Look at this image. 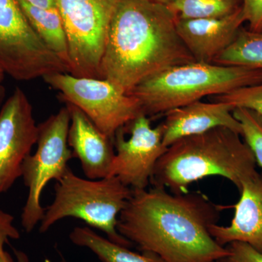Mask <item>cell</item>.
<instances>
[{
	"label": "cell",
	"mask_w": 262,
	"mask_h": 262,
	"mask_svg": "<svg viewBox=\"0 0 262 262\" xmlns=\"http://www.w3.org/2000/svg\"><path fill=\"white\" fill-rule=\"evenodd\" d=\"M241 136L219 127L176 141L158 160L150 184L184 194L192 183L219 176L239 190L245 180L258 173L254 155Z\"/></svg>",
	"instance_id": "3"
},
{
	"label": "cell",
	"mask_w": 262,
	"mask_h": 262,
	"mask_svg": "<svg viewBox=\"0 0 262 262\" xmlns=\"http://www.w3.org/2000/svg\"><path fill=\"white\" fill-rule=\"evenodd\" d=\"M222 208L201 193L174 194L153 187L133 191L117 229L141 252L154 253L164 262H218L229 251L209 229Z\"/></svg>",
	"instance_id": "1"
},
{
	"label": "cell",
	"mask_w": 262,
	"mask_h": 262,
	"mask_svg": "<svg viewBox=\"0 0 262 262\" xmlns=\"http://www.w3.org/2000/svg\"><path fill=\"white\" fill-rule=\"evenodd\" d=\"M262 82V70L213 63L173 66L143 80L128 94L139 100L146 116Z\"/></svg>",
	"instance_id": "4"
},
{
	"label": "cell",
	"mask_w": 262,
	"mask_h": 262,
	"mask_svg": "<svg viewBox=\"0 0 262 262\" xmlns=\"http://www.w3.org/2000/svg\"><path fill=\"white\" fill-rule=\"evenodd\" d=\"M38 132L28 97L15 88L0 108V194L21 177L22 165L37 144Z\"/></svg>",
	"instance_id": "11"
},
{
	"label": "cell",
	"mask_w": 262,
	"mask_h": 262,
	"mask_svg": "<svg viewBox=\"0 0 262 262\" xmlns=\"http://www.w3.org/2000/svg\"><path fill=\"white\" fill-rule=\"evenodd\" d=\"M168 6L177 18H214L233 14L242 0H173Z\"/></svg>",
	"instance_id": "19"
},
{
	"label": "cell",
	"mask_w": 262,
	"mask_h": 262,
	"mask_svg": "<svg viewBox=\"0 0 262 262\" xmlns=\"http://www.w3.org/2000/svg\"><path fill=\"white\" fill-rule=\"evenodd\" d=\"M116 152L110 177H116L133 191L146 189L155 165L167 148L163 143L160 124L153 127L151 120L141 114L114 136Z\"/></svg>",
	"instance_id": "10"
},
{
	"label": "cell",
	"mask_w": 262,
	"mask_h": 262,
	"mask_svg": "<svg viewBox=\"0 0 262 262\" xmlns=\"http://www.w3.org/2000/svg\"><path fill=\"white\" fill-rule=\"evenodd\" d=\"M14 253L16 256L17 261L18 262H29L28 256L23 251H17L14 250ZM58 262H68L65 258H61V261Z\"/></svg>",
	"instance_id": "26"
},
{
	"label": "cell",
	"mask_w": 262,
	"mask_h": 262,
	"mask_svg": "<svg viewBox=\"0 0 262 262\" xmlns=\"http://www.w3.org/2000/svg\"><path fill=\"white\" fill-rule=\"evenodd\" d=\"M234 117L241 122L242 136L252 151L256 163L262 168V116L246 108L233 110Z\"/></svg>",
	"instance_id": "20"
},
{
	"label": "cell",
	"mask_w": 262,
	"mask_h": 262,
	"mask_svg": "<svg viewBox=\"0 0 262 262\" xmlns=\"http://www.w3.org/2000/svg\"><path fill=\"white\" fill-rule=\"evenodd\" d=\"M0 69L19 82L68 73L31 27L17 0H0Z\"/></svg>",
	"instance_id": "9"
},
{
	"label": "cell",
	"mask_w": 262,
	"mask_h": 262,
	"mask_svg": "<svg viewBox=\"0 0 262 262\" xmlns=\"http://www.w3.org/2000/svg\"><path fill=\"white\" fill-rule=\"evenodd\" d=\"M132 194V189L116 177L82 179L70 168L55 185L54 200L45 208L39 232L45 233L60 220L72 217L99 229L112 242L130 248L133 244L119 233L117 225Z\"/></svg>",
	"instance_id": "5"
},
{
	"label": "cell",
	"mask_w": 262,
	"mask_h": 262,
	"mask_svg": "<svg viewBox=\"0 0 262 262\" xmlns=\"http://www.w3.org/2000/svg\"><path fill=\"white\" fill-rule=\"evenodd\" d=\"M261 32H262V31H261Z\"/></svg>",
	"instance_id": "31"
},
{
	"label": "cell",
	"mask_w": 262,
	"mask_h": 262,
	"mask_svg": "<svg viewBox=\"0 0 262 262\" xmlns=\"http://www.w3.org/2000/svg\"><path fill=\"white\" fill-rule=\"evenodd\" d=\"M119 0H56L69 47L68 73L101 79L108 29Z\"/></svg>",
	"instance_id": "7"
},
{
	"label": "cell",
	"mask_w": 262,
	"mask_h": 262,
	"mask_svg": "<svg viewBox=\"0 0 262 262\" xmlns=\"http://www.w3.org/2000/svg\"><path fill=\"white\" fill-rule=\"evenodd\" d=\"M65 103L80 108L103 134L114 139L122 128L143 114L139 100L106 80L56 72L43 77Z\"/></svg>",
	"instance_id": "8"
},
{
	"label": "cell",
	"mask_w": 262,
	"mask_h": 262,
	"mask_svg": "<svg viewBox=\"0 0 262 262\" xmlns=\"http://www.w3.org/2000/svg\"><path fill=\"white\" fill-rule=\"evenodd\" d=\"M70 113L68 144L74 158L80 160L87 179L110 177L115 156L113 138L103 134L85 115L74 105L66 103Z\"/></svg>",
	"instance_id": "13"
},
{
	"label": "cell",
	"mask_w": 262,
	"mask_h": 262,
	"mask_svg": "<svg viewBox=\"0 0 262 262\" xmlns=\"http://www.w3.org/2000/svg\"><path fill=\"white\" fill-rule=\"evenodd\" d=\"M70 120V111L65 106L38 125L37 150L22 165L21 177L28 188V196L21 213V225L28 233L44 216L45 208L41 205L43 189L53 179L59 181L70 168L68 163L74 158L68 144Z\"/></svg>",
	"instance_id": "6"
},
{
	"label": "cell",
	"mask_w": 262,
	"mask_h": 262,
	"mask_svg": "<svg viewBox=\"0 0 262 262\" xmlns=\"http://www.w3.org/2000/svg\"><path fill=\"white\" fill-rule=\"evenodd\" d=\"M177 15L151 0H119L101 65L102 80L128 94L151 76L196 61L179 37Z\"/></svg>",
	"instance_id": "2"
},
{
	"label": "cell",
	"mask_w": 262,
	"mask_h": 262,
	"mask_svg": "<svg viewBox=\"0 0 262 262\" xmlns=\"http://www.w3.org/2000/svg\"><path fill=\"white\" fill-rule=\"evenodd\" d=\"M70 241L79 247L88 248L101 262H164L154 253H136L125 246L112 242L89 227H76Z\"/></svg>",
	"instance_id": "17"
},
{
	"label": "cell",
	"mask_w": 262,
	"mask_h": 262,
	"mask_svg": "<svg viewBox=\"0 0 262 262\" xmlns=\"http://www.w3.org/2000/svg\"><path fill=\"white\" fill-rule=\"evenodd\" d=\"M17 1L38 37L68 69L70 63L68 41L61 15L57 8L42 9L33 6L24 0Z\"/></svg>",
	"instance_id": "16"
},
{
	"label": "cell",
	"mask_w": 262,
	"mask_h": 262,
	"mask_svg": "<svg viewBox=\"0 0 262 262\" xmlns=\"http://www.w3.org/2000/svg\"><path fill=\"white\" fill-rule=\"evenodd\" d=\"M5 96H6V89L4 85L0 83V108L5 102Z\"/></svg>",
	"instance_id": "27"
},
{
	"label": "cell",
	"mask_w": 262,
	"mask_h": 262,
	"mask_svg": "<svg viewBox=\"0 0 262 262\" xmlns=\"http://www.w3.org/2000/svg\"><path fill=\"white\" fill-rule=\"evenodd\" d=\"M29 4L42 9H54L56 8V0H24Z\"/></svg>",
	"instance_id": "25"
},
{
	"label": "cell",
	"mask_w": 262,
	"mask_h": 262,
	"mask_svg": "<svg viewBox=\"0 0 262 262\" xmlns=\"http://www.w3.org/2000/svg\"><path fill=\"white\" fill-rule=\"evenodd\" d=\"M246 22L242 8L227 16L180 18L177 17L179 37L196 61L213 63L232 44Z\"/></svg>",
	"instance_id": "12"
},
{
	"label": "cell",
	"mask_w": 262,
	"mask_h": 262,
	"mask_svg": "<svg viewBox=\"0 0 262 262\" xmlns=\"http://www.w3.org/2000/svg\"><path fill=\"white\" fill-rule=\"evenodd\" d=\"M213 63L262 70V32L242 27L232 44Z\"/></svg>",
	"instance_id": "18"
},
{
	"label": "cell",
	"mask_w": 262,
	"mask_h": 262,
	"mask_svg": "<svg viewBox=\"0 0 262 262\" xmlns=\"http://www.w3.org/2000/svg\"><path fill=\"white\" fill-rule=\"evenodd\" d=\"M19 237L20 233L15 227L13 215L0 210V262H16L5 250V245L10 239H16Z\"/></svg>",
	"instance_id": "22"
},
{
	"label": "cell",
	"mask_w": 262,
	"mask_h": 262,
	"mask_svg": "<svg viewBox=\"0 0 262 262\" xmlns=\"http://www.w3.org/2000/svg\"><path fill=\"white\" fill-rule=\"evenodd\" d=\"M239 191L241 198L234 206L230 225L215 224L210 227V233L221 246L244 243L262 253V174L245 180Z\"/></svg>",
	"instance_id": "15"
},
{
	"label": "cell",
	"mask_w": 262,
	"mask_h": 262,
	"mask_svg": "<svg viewBox=\"0 0 262 262\" xmlns=\"http://www.w3.org/2000/svg\"><path fill=\"white\" fill-rule=\"evenodd\" d=\"M229 255L225 262H262V253L253 249L249 245L241 242L231 243L227 246Z\"/></svg>",
	"instance_id": "23"
},
{
	"label": "cell",
	"mask_w": 262,
	"mask_h": 262,
	"mask_svg": "<svg viewBox=\"0 0 262 262\" xmlns=\"http://www.w3.org/2000/svg\"><path fill=\"white\" fill-rule=\"evenodd\" d=\"M213 101L228 103L234 110L241 107L253 110L262 116V82L213 96Z\"/></svg>",
	"instance_id": "21"
},
{
	"label": "cell",
	"mask_w": 262,
	"mask_h": 262,
	"mask_svg": "<svg viewBox=\"0 0 262 262\" xmlns=\"http://www.w3.org/2000/svg\"><path fill=\"white\" fill-rule=\"evenodd\" d=\"M242 10L249 30L262 31V0H242Z\"/></svg>",
	"instance_id": "24"
},
{
	"label": "cell",
	"mask_w": 262,
	"mask_h": 262,
	"mask_svg": "<svg viewBox=\"0 0 262 262\" xmlns=\"http://www.w3.org/2000/svg\"><path fill=\"white\" fill-rule=\"evenodd\" d=\"M233 110L227 103H206L201 100L167 112L160 123L164 146L168 147L183 138L219 127H227L242 136V126L234 117Z\"/></svg>",
	"instance_id": "14"
},
{
	"label": "cell",
	"mask_w": 262,
	"mask_h": 262,
	"mask_svg": "<svg viewBox=\"0 0 262 262\" xmlns=\"http://www.w3.org/2000/svg\"><path fill=\"white\" fill-rule=\"evenodd\" d=\"M151 1L157 2V3H162V4L168 5L173 2V0H151Z\"/></svg>",
	"instance_id": "28"
},
{
	"label": "cell",
	"mask_w": 262,
	"mask_h": 262,
	"mask_svg": "<svg viewBox=\"0 0 262 262\" xmlns=\"http://www.w3.org/2000/svg\"><path fill=\"white\" fill-rule=\"evenodd\" d=\"M218 262H225V261H222H222H218Z\"/></svg>",
	"instance_id": "30"
},
{
	"label": "cell",
	"mask_w": 262,
	"mask_h": 262,
	"mask_svg": "<svg viewBox=\"0 0 262 262\" xmlns=\"http://www.w3.org/2000/svg\"><path fill=\"white\" fill-rule=\"evenodd\" d=\"M5 75H5V72L0 69V83H2L3 81L4 80Z\"/></svg>",
	"instance_id": "29"
}]
</instances>
